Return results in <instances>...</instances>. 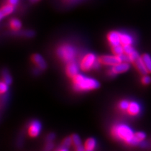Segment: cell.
<instances>
[{
  "instance_id": "5bb4252c",
  "label": "cell",
  "mask_w": 151,
  "mask_h": 151,
  "mask_svg": "<svg viewBox=\"0 0 151 151\" xmlns=\"http://www.w3.org/2000/svg\"><path fill=\"white\" fill-rule=\"evenodd\" d=\"M14 9H15V6L10 4L7 3L5 5L3 6L1 8V10H0V18H1V20L12 14L14 12Z\"/></svg>"
},
{
  "instance_id": "d6a6232c",
  "label": "cell",
  "mask_w": 151,
  "mask_h": 151,
  "mask_svg": "<svg viewBox=\"0 0 151 151\" xmlns=\"http://www.w3.org/2000/svg\"><path fill=\"white\" fill-rule=\"evenodd\" d=\"M139 145H140V147H144V148H145V147H147L148 146H149V144H148V142H147L146 141H142V142H141L139 144Z\"/></svg>"
},
{
  "instance_id": "6da1fadb",
  "label": "cell",
  "mask_w": 151,
  "mask_h": 151,
  "mask_svg": "<svg viewBox=\"0 0 151 151\" xmlns=\"http://www.w3.org/2000/svg\"><path fill=\"white\" fill-rule=\"evenodd\" d=\"M73 84L74 89L77 91H91L100 87L97 80L79 74L73 78Z\"/></svg>"
},
{
  "instance_id": "44dd1931",
  "label": "cell",
  "mask_w": 151,
  "mask_h": 151,
  "mask_svg": "<svg viewBox=\"0 0 151 151\" xmlns=\"http://www.w3.org/2000/svg\"><path fill=\"white\" fill-rule=\"evenodd\" d=\"M72 144H73L72 137H68L65 138L63 141L62 144H61V147L68 149Z\"/></svg>"
},
{
  "instance_id": "9a60e30c",
  "label": "cell",
  "mask_w": 151,
  "mask_h": 151,
  "mask_svg": "<svg viewBox=\"0 0 151 151\" xmlns=\"http://www.w3.org/2000/svg\"><path fill=\"white\" fill-rule=\"evenodd\" d=\"M146 137V135L143 132H137L135 133L133 142H132V145H137L139 144L145 140Z\"/></svg>"
},
{
  "instance_id": "603a6c76",
  "label": "cell",
  "mask_w": 151,
  "mask_h": 151,
  "mask_svg": "<svg viewBox=\"0 0 151 151\" xmlns=\"http://www.w3.org/2000/svg\"><path fill=\"white\" fill-rule=\"evenodd\" d=\"M124 53L129 55H130L132 53H134L135 50L132 45H124Z\"/></svg>"
},
{
  "instance_id": "8fae6325",
  "label": "cell",
  "mask_w": 151,
  "mask_h": 151,
  "mask_svg": "<svg viewBox=\"0 0 151 151\" xmlns=\"http://www.w3.org/2000/svg\"><path fill=\"white\" fill-rule=\"evenodd\" d=\"M141 111V107L138 103L135 101H131L127 111L131 116H136L139 115Z\"/></svg>"
},
{
  "instance_id": "7402d4cb",
  "label": "cell",
  "mask_w": 151,
  "mask_h": 151,
  "mask_svg": "<svg viewBox=\"0 0 151 151\" xmlns=\"http://www.w3.org/2000/svg\"><path fill=\"white\" fill-rule=\"evenodd\" d=\"M72 140H73V144L74 147H77L80 145H81V140L80 139L79 136L77 134H73L72 136Z\"/></svg>"
},
{
  "instance_id": "52a82bcc",
  "label": "cell",
  "mask_w": 151,
  "mask_h": 151,
  "mask_svg": "<svg viewBox=\"0 0 151 151\" xmlns=\"http://www.w3.org/2000/svg\"><path fill=\"white\" fill-rule=\"evenodd\" d=\"M41 124L38 120L32 121L28 128V134L31 137H36L41 131Z\"/></svg>"
},
{
  "instance_id": "30bf717a",
  "label": "cell",
  "mask_w": 151,
  "mask_h": 151,
  "mask_svg": "<svg viewBox=\"0 0 151 151\" xmlns=\"http://www.w3.org/2000/svg\"><path fill=\"white\" fill-rule=\"evenodd\" d=\"M65 73L69 78H73L77 74H79V68L77 64L73 62L68 63L65 68Z\"/></svg>"
},
{
  "instance_id": "e0dca14e",
  "label": "cell",
  "mask_w": 151,
  "mask_h": 151,
  "mask_svg": "<svg viewBox=\"0 0 151 151\" xmlns=\"http://www.w3.org/2000/svg\"><path fill=\"white\" fill-rule=\"evenodd\" d=\"M141 57L148 73H151V57L147 54H144Z\"/></svg>"
},
{
  "instance_id": "2e32d148",
  "label": "cell",
  "mask_w": 151,
  "mask_h": 151,
  "mask_svg": "<svg viewBox=\"0 0 151 151\" xmlns=\"http://www.w3.org/2000/svg\"><path fill=\"white\" fill-rule=\"evenodd\" d=\"M96 145V140L94 138H88L84 143V148L86 151H94Z\"/></svg>"
},
{
  "instance_id": "4fadbf2b",
  "label": "cell",
  "mask_w": 151,
  "mask_h": 151,
  "mask_svg": "<svg viewBox=\"0 0 151 151\" xmlns=\"http://www.w3.org/2000/svg\"><path fill=\"white\" fill-rule=\"evenodd\" d=\"M120 41L121 44L123 46L127 45H132L134 42V37L128 33L120 32Z\"/></svg>"
},
{
  "instance_id": "836d02e7",
  "label": "cell",
  "mask_w": 151,
  "mask_h": 151,
  "mask_svg": "<svg viewBox=\"0 0 151 151\" xmlns=\"http://www.w3.org/2000/svg\"><path fill=\"white\" fill-rule=\"evenodd\" d=\"M56 151H68V149H66V148L61 147L60 149H58V150H57Z\"/></svg>"
},
{
  "instance_id": "d4e9b609",
  "label": "cell",
  "mask_w": 151,
  "mask_h": 151,
  "mask_svg": "<svg viewBox=\"0 0 151 151\" xmlns=\"http://www.w3.org/2000/svg\"><path fill=\"white\" fill-rule=\"evenodd\" d=\"M8 89V84L3 81L0 83V93L1 94H4L7 92Z\"/></svg>"
},
{
  "instance_id": "d6986e66",
  "label": "cell",
  "mask_w": 151,
  "mask_h": 151,
  "mask_svg": "<svg viewBox=\"0 0 151 151\" xmlns=\"http://www.w3.org/2000/svg\"><path fill=\"white\" fill-rule=\"evenodd\" d=\"M111 49H112L113 53L114 54V55H115L120 56V55H122L123 54H124V46H123L122 44L117 45L115 46H113L111 47Z\"/></svg>"
},
{
  "instance_id": "484cf974",
  "label": "cell",
  "mask_w": 151,
  "mask_h": 151,
  "mask_svg": "<svg viewBox=\"0 0 151 151\" xmlns=\"http://www.w3.org/2000/svg\"><path fill=\"white\" fill-rule=\"evenodd\" d=\"M120 58L122 60V62H125V63H130L132 62L131 58L129 55H127L126 54H123L122 55H120Z\"/></svg>"
},
{
  "instance_id": "cb8c5ba5",
  "label": "cell",
  "mask_w": 151,
  "mask_h": 151,
  "mask_svg": "<svg viewBox=\"0 0 151 151\" xmlns=\"http://www.w3.org/2000/svg\"><path fill=\"white\" fill-rule=\"evenodd\" d=\"M129 103H130V102H129L127 100H122L120 102L119 105V108L123 111L127 110L129 105Z\"/></svg>"
},
{
  "instance_id": "f1b7e54d",
  "label": "cell",
  "mask_w": 151,
  "mask_h": 151,
  "mask_svg": "<svg viewBox=\"0 0 151 151\" xmlns=\"http://www.w3.org/2000/svg\"><path fill=\"white\" fill-rule=\"evenodd\" d=\"M55 137V134L53 133H50L48 135H47L46 140L47 142H52V140H54Z\"/></svg>"
},
{
  "instance_id": "f546056e",
  "label": "cell",
  "mask_w": 151,
  "mask_h": 151,
  "mask_svg": "<svg viewBox=\"0 0 151 151\" xmlns=\"http://www.w3.org/2000/svg\"><path fill=\"white\" fill-rule=\"evenodd\" d=\"M35 35L34 32H33L32 30H28L24 32V35L27 37H32Z\"/></svg>"
},
{
  "instance_id": "277c9868",
  "label": "cell",
  "mask_w": 151,
  "mask_h": 151,
  "mask_svg": "<svg viewBox=\"0 0 151 151\" xmlns=\"http://www.w3.org/2000/svg\"><path fill=\"white\" fill-rule=\"evenodd\" d=\"M98 58L96 55L93 53H88L84 55L81 63H80V68L84 71H88L93 68L94 63L96 62Z\"/></svg>"
},
{
  "instance_id": "ffe728a7",
  "label": "cell",
  "mask_w": 151,
  "mask_h": 151,
  "mask_svg": "<svg viewBox=\"0 0 151 151\" xmlns=\"http://www.w3.org/2000/svg\"><path fill=\"white\" fill-rule=\"evenodd\" d=\"M2 80L3 81L6 83L8 85L10 84L12 81V79L11 78L10 74L7 71V70H3L2 73Z\"/></svg>"
},
{
  "instance_id": "8992f818",
  "label": "cell",
  "mask_w": 151,
  "mask_h": 151,
  "mask_svg": "<svg viewBox=\"0 0 151 151\" xmlns=\"http://www.w3.org/2000/svg\"><path fill=\"white\" fill-rule=\"evenodd\" d=\"M130 69V64L129 63L122 62L116 65L112 66V68L108 72L110 76H115L118 74H120L127 72Z\"/></svg>"
},
{
  "instance_id": "ba28073f",
  "label": "cell",
  "mask_w": 151,
  "mask_h": 151,
  "mask_svg": "<svg viewBox=\"0 0 151 151\" xmlns=\"http://www.w3.org/2000/svg\"><path fill=\"white\" fill-rule=\"evenodd\" d=\"M107 40L111 47L121 44L120 32L116 31L110 32L107 35Z\"/></svg>"
},
{
  "instance_id": "ac0fdd59",
  "label": "cell",
  "mask_w": 151,
  "mask_h": 151,
  "mask_svg": "<svg viewBox=\"0 0 151 151\" xmlns=\"http://www.w3.org/2000/svg\"><path fill=\"white\" fill-rule=\"evenodd\" d=\"M9 25H10V27L12 28V29L15 31L19 30L22 28L21 22L17 18L12 19L10 22H9Z\"/></svg>"
},
{
  "instance_id": "e575fe53",
  "label": "cell",
  "mask_w": 151,
  "mask_h": 151,
  "mask_svg": "<svg viewBox=\"0 0 151 151\" xmlns=\"http://www.w3.org/2000/svg\"><path fill=\"white\" fill-rule=\"evenodd\" d=\"M30 1H31L32 2H33V3H34V2H36V1H39V0H30Z\"/></svg>"
},
{
  "instance_id": "5b68a950",
  "label": "cell",
  "mask_w": 151,
  "mask_h": 151,
  "mask_svg": "<svg viewBox=\"0 0 151 151\" xmlns=\"http://www.w3.org/2000/svg\"><path fill=\"white\" fill-rule=\"evenodd\" d=\"M98 60L100 63L106 65L113 66L122 63V60L120 56L117 55H102L98 58Z\"/></svg>"
},
{
  "instance_id": "3957f363",
  "label": "cell",
  "mask_w": 151,
  "mask_h": 151,
  "mask_svg": "<svg viewBox=\"0 0 151 151\" xmlns=\"http://www.w3.org/2000/svg\"><path fill=\"white\" fill-rule=\"evenodd\" d=\"M57 55L64 63L73 62L76 56V50L75 47L70 44L60 45L57 49Z\"/></svg>"
},
{
  "instance_id": "1f68e13d",
  "label": "cell",
  "mask_w": 151,
  "mask_h": 151,
  "mask_svg": "<svg viewBox=\"0 0 151 151\" xmlns=\"http://www.w3.org/2000/svg\"><path fill=\"white\" fill-rule=\"evenodd\" d=\"M75 150L76 151H86L85 150L84 146H83L82 144L79 146H77V147H75Z\"/></svg>"
},
{
  "instance_id": "4316f807",
  "label": "cell",
  "mask_w": 151,
  "mask_h": 151,
  "mask_svg": "<svg viewBox=\"0 0 151 151\" xmlns=\"http://www.w3.org/2000/svg\"><path fill=\"white\" fill-rule=\"evenodd\" d=\"M142 82L145 85L149 84L151 83V78L147 74L144 75V76L142 78Z\"/></svg>"
},
{
  "instance_id": "4dcf8cb0",
  "label": "cell",
  "mask_w": 151,
  "mask_h": 151,
  "mask_svg": "<svg viewBox=\"0 0 151 151\" xmlns=\"http://www.w3.org/2000/svg\"><path fill=\"white\" fill-rule=\"evenodd\" d=\"M19 1H20V0H7V3L10 4L12 5L15 6L18 3Z\"/></svg>"
},
{
  "instance_id": "7a4b0ae2",
  "label": "cell",
  "mask_w": 151,
  "mask_h": 151,
  "mask_svg": "<svg viewBox=\"0 0 151 151\" xmlns=\"http://www.w3.org/2000/svg\"><path fill=\"white\" fill-rule=\"evenodd\" d=\"M111 132L115 139L124 141L127 144H132L135 133L128 125L122 124H117L113 127Z\"/></svg>"
},
{
  "instance_id": "7c38bea8",
  "label": "cell",
  "mask_w": 151,
  "mask_h": 151,
  "mask_svg": "<svg viewBox=\"0 0 151 151\" xmlns=\"http://www.w3.org/2000/svg\"><path fill=\"white\" fill-rule=\"evenodd\" d=\"M135 67L137 69L138 71L142 74V75H146L148 73V71L147 69H146L145 66L144 65V63L143 62V60L142 59V57L140 56L139 58L136 59L133 62Z\"/></svg>"
},
{
  "instance_id": "9c48e42d",
  "label": "cell",
  "mask_w": 151,
  "mask_h": 151,
  "mask_svg": "<svg viewBox=\"0 0 151 151\" xmlns=\"http://www.w3.org/2000/svg\"><path fill=\"white\" fill-rule=\"evenodd\" d=\"M32 62L37 66L38 69L40 70H45L47 68V64L44 59L40 54H34L32 57Z\"/></svg>"
},
{
  "instance_id": "83f0119b",
  "label": "cell",
  "mask_w": 151,
  "mask_h": 151,
  "mask_svg": "<svg viewBox=\"0 0 151 151\" xmlns=\"http://www.w3.org/2000/svg\"><path fill=\"white\" fill-rule=\"evenodd\" d=\"M54 145L52 142H47L43 151H51L54 148Z\"/></svg>"
}]
</instances>
